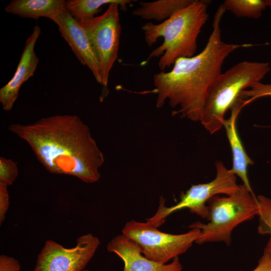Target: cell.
<instances>
[{
    "label": "cell",
    "instance_id": "9a60e30c",
    "mask_svg": "<svg viewBox=\"0 0 271 271\" xmlns=\"http://www.w3.org/2000/svg\"><path fill=\"white\" fill-rule=\"evenodd\" d=\"M193 0H158L140 3V7L134 9L132 15L145 20L157 21L166 20L177 11L185 8Z\"/></svg>",
    "mask_w": 271,
    "mask_h": 271
},
{
    "label": "cell",
    "instance_id": "d6986e66",
    "mask_svg": "<svg viewBox=\"0 0 271 271\" xmlns=\"http://www.w3.org/2000/svg\"><path fill=\"white\" fill-rule=\"evenodd\" d=\"M19 175L17 163L11 159L0 157V182L12 185Z\"/></svg>",
    "mask_w": 271,
    "mask_h": 271
},
{
    "label": "cell",
    "instance_id": "8992f818",
    "mask_svg": "<svg viewBox=\"0 0 271 271\" xmlns=\"http://www.w3.org/2000/svg\"><path fill=\"white\" fill-rule=\"evenodd\" d=\"M154 223L130 220L122 230V234L139 246L147 258L161 264L185 253L199 237L200 230L191 229L180 234H172L158 230Z\"/></svg>",
    "mask_w": 271,
    "mask_h": 271
},
{
    "label": "cell",
    "instance_id": "44dd1931",
    "mask_svg": "<svg viewBox=\"0 0 271 271\" xmlns=\"http://www.w3.org/2000/svg\"><path fill=\"white\" fill-rule=\"evenodd\" d=\"M8 186L0 182V224L4 221L6 214L9 209L10 197L8 190Z\"/></svg>",
    "mask_w": 271,
    "mask_h": 271
},
{
    "label": "cell",
    "instance_id": "3957f363",
    "mask_svg": "<svg viewBox=\"0 0 271 271\" xmlns=\"http://www.w3.org/2000/svg\"><path fill=\"white\" fill-rule=\"evenodd\" d=\"M208 4L206 1L193 0L159 24H145L142 29L149 47L156 43L158 38L164 39L163 43L150 54L145 62L161 56L158 66L161 71H165L177 59L194 56L198 37L208 19Z\"/></svg>",
    "mask_w": 271,
    "mask_h": 271
},
{
    "label": "cell",
    "instance_id": "2e32d148",
    "mask_svg": "<svg viewBox=\"0 0 271 271\" xmlns=\"http://www.w3.org/2000/svg\"><path fill=\"white\" fill-rule=\"evenodd\" d=\"M134 1L131 0H69L66 2V9L78 22H83L95 18L101 11L102 6L117 3L122 11Z\"/></svg>",
    "mask_w": 271,
    "mask_h": 271
},
{
    "label": "cell",
    "instance_id": "7c38bea8",
    "mask_svg": "<svg viewBox=\"0 0 271 271\" xmlns=\"http://www.w3.org/2000/svg\"><path fill=\"white\" fill-rule=\"evenodd\" d=\"M109 252L116 254L123 261V271H182L178 257L169 264H161L143 255L139 246L132 239L119 234L107 245Z\"/></svg>",
    "mask_w": 271,
    "mask_h": 271
},
{
    "label": "cell",
    "instance_id": "6da1fadb",
    "mask_svg": "<svg viewBox=\"0 0 271 271\" xmlns=\"http://www.w3.org/2000/svg\"><path fill=\"white\" fill-rule=\"evenodd\" d=\"M9 129L30 146L50 173L73 176L87 183L99 180L103 154L77 115H52L30 124H11Z\"/></svg>",
    "mask_w": 271,
    "mask_h": 271
},
{
    "label": "cell",
    "instance_id": "e0dca14e",
    "mask_svg": "<svg viewBox=\"0 0 271 271\" xmlns=\"http://www.w3.org/2000/svg\"><path fill=\"white\" fill-rule=\"evenodd\" d=\"M225 10L237 17L258 19L266 8L265 0H225Z\"/></svg>",
    "mask_w": 271,
    "mask_h": 271
},
{
    "label": "cell",
    "instance_id": "7a4b0ae2",
    "mask_svg": "<svg viewBox=\"0 0 271 271\" xmlns=\"http://www.w3.org/2000/svg\"><path fill=\"white\" fill-rule=\"evenodd\" d=\"M225 11L222 4L217 9L212 32L201 52L191 57L179 58L171 70L154 75L157 107H161L168 100L171 107H179L175 114L181 113L192 121L200 120L207 91L222 73L225 59L237 49L249 46L222 41L220 23Z\"/></svg>",
    "mask_w": 271,
    "mask_h": 271
},
{
    "label": "cell",
    "instance_id": "d4e9b609",
    "mask_svg": "<svg viewBox=\"0 0 271 271\" xmlns=\"http://www.w3.org/2000/svg\"><path fill=\"white\" fill-rule=\"evenodd\" d=\"M83 271H90V270H89L88 269H84Z\"/></svg>",
    "mask_w": 271,
    "mask_h": 271
},
{
    "label": "cell",
    "instance_id": "cb8c5ba5",
    "mask_svg": "<svg viewBox=\"0 0 271 271\" xmlns=\"http://www.w3.org/2000/svg\"><path fill=\"white\" fill-rule=\"evenodd\" d=\"M267 7H269L271 10V0H265Z\"/></svg>",
    "mask_w": 271,
    "mask_h": 271
},
{
    "label": "cell",
    "instance_id": "277c9868",
    "mask_svg": "<svg viewBox=\"0 0 271 271\" xmlns=\"http://www.w3.org/2000/svg\"><path fill=\"white\" fill-rule=\"evenodd\" d=\"M270 70L268 62L244 61L221 73L209 87L200 119L210 134L222 127L226 111L242 91L260 82Z\"/></svg>",
    "mask_w": 271,
    "mask_h": 271
},
{
    "label": "cell",
    "instance_id": "ba28073f",
    "mask_svg": "<svg viewBox=\"0 0 271 271\" xmlns=\"http://www.w3.org/2000/svg\"><path fill=\"white\" fill-rule=\"evenodd\" d=\"M119 8L118 4L112 3L102 14L78 22L85 30L97 58L101 85L105 88L110 72L117 58L121 34Z\"/></svg>",
    "mask_w": 271,
    "mask_h": 271
},
{
    "label": "cell",
    "instance_id": "ac0fdd59",
    "mask_svg": "<svg viewBox=\"0 0 271 271\" xmlns=\"http://www.w3.org/2000/svg\"><path fill=\"white\" fill-rule=\"evenodd\" d=\"M259 217L257 231L260 234H269L270 238L264 249L271 257V199L263 195L257 196Z\"/></svg>",
    "mask_w": 271,
    "mask_h": 271
},
{
    "label": "cell",
    "instance_id": "8fae6325",
    "mask_svg": "<svg viewBox=\"0 0 271 271\" xmlns=\"http://www.w3.org/2000/svg\"><path fill=\"white\" fill-rule=\"evenodd\" d=\"M41 33L40 27L36 25L25 42L14 76L0 89V102L5 111L12 110L21 86L34 74L39 62L35 52V46Z\"/></svg>",
    "mask_w": 271,
    "mask_h": 271
},
{
    "label": "cell",
    "instance_id": "5b68a950",
    "mask_svg": "<svg viewBox=\"0 0 271 271\" xmlns=\"http://www.w3.org/2000/svg\"><path fill=\"white\" fill-rule=\"evenodd\" d=\"M209 216L207 223L196 221L188 227L200 230V235L195 243L223 242L229 245L231 233L239 224L257 215L258 205L254 193L243 185L229 195H217L207 202Z\"/></svg>",
    "mask_w": 271,
    "mask_h": 271
},
{
    "label": "cell",
    "instance_id": "5bb4252c",
    "mask_svg": "<svg viewBox=\"0 0 271 271\" xmlns=\"http://www.w3.org/2000/svg\"><path fill=\"white\" fill-rule=\"evenodd\" d=\"M65 0H13L5 11L23 18L52 19L66 9Z\"/></svg>",
    "mask_w": 271,
    "mask_h": 271
},
{
    "label": "cell",
    "instance_id": "7402d4cb",
    "mask_svg": "<svg viewBox=\"0 0 271 271\" xmlns=\"http://www.w3.org/2000/svg\"><path fill=\"white\" fill-rule=\"evenodd\" d=\"M21 265L15 258L5 254L0 255V271H20Z\"/></svg>",
    "mask_w": 271,
    "mask_h": 271
},
{
    "label": "cell",
    "instance_id": "603a6c76",
    "mask_svg": "<svg viewBox=\"0 0 271 271\" xmlns=\"http://www.w3.org/2000/svg\"><path fill=\"white\" fill-rule=\"evenodd\" d=\"M252 271H271V257L265 251H263L257 266Z\"/></svg>",
    "mask_w": 271,
    "mask_h": 271
},
{
    "label": "cell",
    "instance_id": "ffe728a7",
    "mask_svg": "<svg viewBox=\"0 0 271 271\" xmlns=\"http://www.w3.org/2000/svg\"><path fill=\"white\" fill-rule=\"evenodd\" d=\"M240 96L247 98V104L262 97H271V83L264 84L260 82L252 85L248 89L242 91Z\"/></svg>",
    "mask_w": 271,
    "mask_h": 271
},
{
    "label": "cell",
    "instance_id": "30bf717a",
    "mask_svg": "<svg viewBox=\"0 0 271 271\" xmlns=\"http://www.w3.org/2000/svg\"><path fill=\"white\" fill-rule=\"evenodd\" d=\"M52 21L58 26L61 36L77 59L89 68L97 83L101 85L99 64L84 29L66 9Z\"/></svg>",
    "mask_w": 271,
    "mask_h": 271
},
{
    "label": "cell",
    "instance_id": "4fadbf2b",
    "mask_svg": "<svg viewBox=\"0 0 271 271\" xmlns=\"http://www.w3.org/2000/svg\"><path fill=\"white\" fill-rule=\"evenodd\" d=\"M247 105L246 99L240 96L230 108V115L223 121L226 136L230 147L232 157L231 171L242 180L247 189L253 193L248 177L247 169L254 162L248 156L238 133L236 121L241 109Z\"/></svg>",
    "mask_w": 271,
    "mask_h": 271
},
{
    "label": "cell",
    "instance_id": "9c48e42d",
    "mask_svg": "<svg viewBox=\"0 0 271 271\" xmlns=\"http://www.w3.org/2000/svg\"><path fill=\"white\" fill-rule=\"evenodd\" d=\"M100 244L91 233L78 237L76 245L66 248L53 240L45 241L33 271H83Z\"/></svg>",
    "mask_w": 271,
    "mask_h": 271
},
{
    "label": "cell",
    "instance_id": "52a82bcc",
    "mask_svg": "<svg viewBox=\"0 0 271 271\" xmlns=\"http://www.w3.org/2000/svg\"><path fill=\"white\" fill-rule=\"evenodd\" d=\"M216 176L211 181L193 185L185 193L180 195V201L171 207L165 206V200L160 197L159 206L155 214L148 219L159 227L165 218L171 213L182 209L188 208L190 212L203 218L208 219V201L217 195H229L238 189L236 176L220 161L215 163Z\"/></svg>",
    "mask_w": 271,
    "mask_h": 271
}]
</instances>
